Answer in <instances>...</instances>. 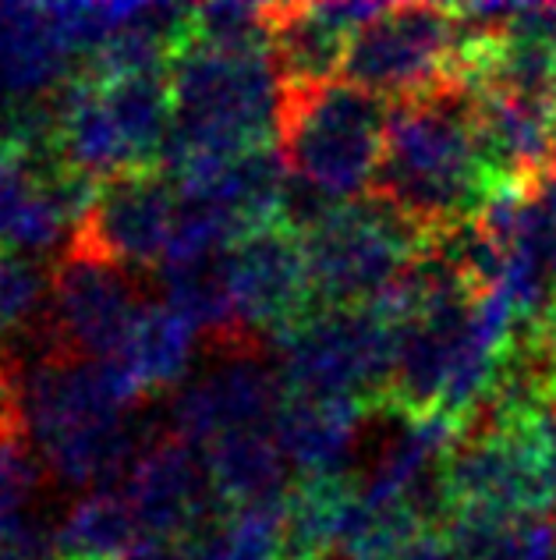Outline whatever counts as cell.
Listing matches in <instances>:
<instances>
[{
  "instance_id": "obj_1",
  "label": "cell",
  "mask_w": 556,
  "mask_h": 560,
  "mask_svg": "<svg viewBox=\"0 0 556 560\" xmlns=\"http://www.w3.org/2000/svg\"><path fill=\"white\" fill-rule=\"evenodd\" d=\"M493 188L464 90L447 85L440 93L393 103L376 196L422 231H443L475 220Z\"/></svg>"
},
{
  "instance_id": "obj_2",
  "label": "cell",
  "mask_w": 556,
  "mask_h": 560,
  "mask_svg": "<svg viewBox=\"0 0 556 560\" xmlns=\"http://www.w3.org/2000/svg\"><path fill=\"white\" fill-rule=\"evenodd\" d=\"M174 125L159 171L174 182L188 160H234L281 139L284 82L273 54L230 57L188 43L167 68Z\"/></svg>"
},
{
  "instance_id": "obj_3",
  "label": "cell",
  "mask_w": 556,
  "mask_h": 560,
  "mask_svg": "<svg viewBox=\"0 0 556 560\" xmlns=\"http://www.w3.org/2000/svg\"><path fill=\"white\" fill-rule=\"evenodd\" d=\"M390 128V103L347 79L319 90H284L281 142L298 182L330 202H355L376 191Z\"/></svg>"
},
{
  "instance_id": "obj_4",
  "label": "cell",
  "mask_w": 556,
  "mask_h": 560,
  "mask_svg": "<svg viewBox=\"0 0 556 560\" xmlns=\"http://www.w3.org/2000/svg\"><path fill=\"white\" fill-rule=\"evenodd\" d=\"M316 308H369L422 256V228L383 196L341 202L301 234Z\"/></svg>"
},
{
  "instance_id": "obj_5",
  "label": "cell",
  "mask_w": 556,
  "mask_h": 560,
  "mask_svg": "<svg viewBox=\"0 0 556 560\" xmlns=\"http://www.w3.org/2000/svg\"><path fill=\"white\" fill-rule=\"evenodd\" d=\"M398 370V327L372 308H312L276 337V373L287 397L369 405L387 397Z\"/></svg>"
},
{
  "instance_id": "obj_6",
  "label": "cell",
  "mask_w": 556,
  "mask_h": 560,
  "mask_svg": "<svg viewBox=\"0 0 556 560\" xmlns=\"http://www.w3.org/2000/svg\"><path fill=\"white\" fill-rule=\"evenodd\" d=\"M468 25L453 8L401 4L351 39L344 79L387 103H407L453 85Z\"/></svg>"
},
{
  "instance_id": "obj_7",
  "label": "cell",
  "mask_w": 556,
  "mask_h": 560,
  "mask_svg": "<svg viewBox=\"0 0 556 560\" xmlns=\"http://www.w3.org/2000/svg\"><path fill=\"white\" fill-rule=\"evenodd\" d=\"M178 202V185L159 167L117 171L99 182L90 213L71 228L68 248L110 267H150L167 256Z\"/></svg>"
},
{
  "instance_id": "obj_8",
  "label": "cell",
  "mask_w": 556,
  "mask_h": 560,
  "mask_svg": "<svg viewBox=\"0 0 556 560\" xmlns=\"http://www.w3.org/2000/svg\"><path fill=\"white\" fill-rule=\"evenodd\" d=\"M284 401L287 394L276 365L248 345L230 341L221 362L178 390L170 405V430L202 451L224 433L273 425Z\"/></svg>"
},
{
  "instance_id": "obj_9",
  "label": "cell",
  "mask_w": 556,
  "mask_h": 560,
  "mask_svg": "<svg viewBox=\"0 0 556 560\" xmlns=\"http://www.w3.org/2000/svg\"><path fill=\"white\" fill-rule=\"evenodd\" d=\"M443 500L450 511H482V514H553V497L539 462L518 430L489 425V430L464 436L443 462Z\"/></svg>"
},
{
  "instance_id": "obj_10",
  "label": "cell",
  "mask_w": 556,
  "mask_h": 560,
  "mask_svg": "<svg viewBox=\"0 0 556 560\" xmlns=\"http://www.w3.org/2000/svg\"><path fill=\"white\" fill-rule=\"evenodd\" d=\"M230 294L245 334L284 337L316 308L301 238L284 224L248 231L227 253Z\"/></svg>"
},
{
  "instance_id": "obj_11",
  "label": "cell",
  "mask_w": 556,
  "mask_h": 560,
  "mask_svg": "<svg viewBox=\"0 0 556 560\" xmlns=\"http://www.w3.org/2000/svg\"><path fill=\"white\" fill-rule=\"evenodd\" d=\"M50 291L54 330L68 351L82 359H110L128 348L142 302L121 267L64 245L50 270Z\"/></svg>"
},
{
  "instance_id": "obj_12",
  "label": "cell",
  "mask_w": 556,
  "mask_h": 560,
  "mask_svg": "<svg viewBox=\"0 0 556 560\" xmlns=\"http://www.w3.org/2000/svg\"><path fill=\"white\" fill-rule=\"evenodd\" d=\"M125 500L135 514L139 533L174 542H185L199 528L230 514L213 493L202 451L174 433H159L142 447L128 471Z\"/></svg>"
},
{
  "instance_id": "obj_13",
  "label": "cell",
  "mask_w": 556,
  "mask_h": 560,
  "mask_svg": "<svg viewBox=\"0 0 556 560\" xmlns=\"http://www.w3.org/2000/svg\"><path fill=\"white\" fill-rule=\"evenodd\" d=\"M468 100L493 185H543L556 171L553 103L507 93H468Z\"/></svg>"
},
{
  "instance_id": "obj_14",
  "label": "cell",
  "mask_w": 556,
  "mask_h": 560,
  "mask_svg": "<svg viewBox=\"0 0 556 560\" xmlns=\"http://www.w3.org/2000/svg\"><path fill=\"white\" fill-rule=\"evenodd\" d=\"M365 408L369 405L287 397L273 433L291 471H298V479H344V468L358 451Z\"/></svg>"
},
{
  "instance_id": "obj_15",
  "label": "cell",
  "mask_w": 556,
  "mask_h": 560,
  "mask_svg": "<svg viewBox=\"0 0 556 560\" xmlns=\"http://www.w3.org/2000/svg\"><path fill=\"white\" fill-rule=\"evenodd\" d=\"M71 54L57 39L43 4H11L0 22V96L28 103L39 93H57L75 75Z\"/></svg>"
},
{
  "instance_id": "obj_16",
  "label": "cell",
  "mask_w": 556,
  "mask_h": 560,
  "mask_svg": "<svg viewBox=\"0 0 556 560\" xmlns=\"http://www.w3.org/2000/svg\"><path fill=\"white\" fill-rule=\"evenodd\" d=\"M202 458H206L210 486L224 511L252 508L291 490V465L281 444H276L273 425L216 436L210 447H202Z\"/></svg>"
},
{
  "instance_id": "obj_17",
  "label": "cell",
  "mask_w": 556,
  "mask_h": 560,
  "mask_svg": "<svg viewBox=\"0 0 556 560\" xmlns=\"http://www.w3.org/2000/svg\"><path fill=\"white\" fill-rule=\"evenodd\" d=\"M273 65L284 90H319L341 82L351 36L341 33L316 4H273Z\"/></svg>"
},
{
  "instance_id": "obj_18",
  "label": "cell",
  "mask_w": 556,
  "mask_h": 560,
  "mask_svg": "<svg viewBox=\"0 0 556 560\" xmlns=\"http://www.w3.org/2000/svg\"><path fill=\"white\" fill-rule=\"evenodd\" d=\"M227 253L192 259V262H164V267H159L167 305L178 308L196 330L213 334L216 345H230V337L245 334L238 323V308H234V294H230Z\"/></svg>"
},
{
  "instance_id": "obj_19",
  "label": "cell",
  "mask_w": 556,
  "mask_h": 560,
  "mask_svg": "<svg viewBox=\"0 0 556 560\" xmlns=\"http://www.w3.org/2000/svg\"><path fill=\"white\" fill-rule=\"evenodd\" d=\"M99 82V79H96ZM107 114L128 145L135 167H159V153L174 125V103L167 75H142L121 82H99Z\"/></svg>"
},
{
  "instance_id": "obj_20",
  "label": "cell",
  "mask_w": 556,
  "mask_h": 560,
  "mask_svg": "<svg viewBox=\"0 0 556 560\" xmlns=\"http://www.w3.org/2000/svg\"><path fill=\"white\" fill-rule=\"evenodd\" d=\"M139 539L135 514L121 493L82 497L54 533V560H125Z\"/></svg>"
},
{
  "instance_id": "obj_21",
  "label": "cell",
  "mask_w": 556,
  "mask_h": 560,
  "mask_svg": "<svg viewBox=\"0 0 556 560\" xmlns=\"http://www.w3.org/2000/svg\"><path fill=\"white\" fill-rule=\"evenodd\" d=\"M196 334L199 330L192 323L167 302L142 305L125 355L142 376L145 390L174 387V383L185 376L188 362H192V351H196Z\"/></svg>"
},
{
  "instance_id": "obj_22",
  "label": "cell",
  "mask_w": 556,
  "mask_h": 560,
  "mask_svg": "<svg viewBox=\"0 0 556 560\" xmlns=\"http://www.w3.org/2000/svg\"><path fill=\"white\" fill-rule=\"evenodd\" d=\"M192 43L230 57L273 54V19L259 4H199L192 19Z\"/></svg>"
},
{
  "instance_id": "obj_23",
  "label": "cell",
  "mask_w": 556,
  "mask_h": 560,
  "mask_svg": "<svg viewBox=\"0 0 556 560\" xmlns=\"http://www.w3.org/2000/svg\"><path fill=\"white\" fill-rule=\"evenodd\" d=\"M61 228H64V217L57 213L39 191L28 188L25 202L19 206V213H14V220H11L8 242L19 245V248H47L61 238Z\"/></svg>"
},
{
  "instance_id": "obj_24",
  "label": "cell",
  "mask_w": 556,
  "mask_h": 560,
  "mask_svg": "<svg viewBox=\"0 0 556 560\" xmlns=\"http://www.w3.org/2000/svg\"><path fill=\"white\" fill-rule=\"evenodd\" d=\"M553 125H556V90H553Z\"/></svg>"
},
{
  "instance_id": "obj_25",
  "label": "cell",
  "mask_w": 556,
  "mask_h": 560,
  "mask_svg": "<svg viewBox=\"0 0 556 560\" xmlns=\"http://www.w3.org/2000/svg\"><path fill=\"white\" fill-rule=\"evenodd\" d=\"M549 316H556V299H553V313H549Z\"/></svg>"
},
{
  "instance_id": "obj_26",
  "label": "cell",
  "mask_w": 556,
  "mask_h": 560,
  "mask_svg": "<svg viewBox=\"0 0 556 560\" xmlns=\"http://www.w3.org/2000/svg\"><path fill=\"white\" fill-rule=\"evenodd\" d=\"M553 522H556V514H553Z\"/></svg>"
}]
</instances>
